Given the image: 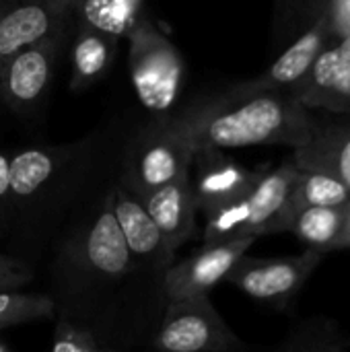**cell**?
I'll return each instance as SVG.
<instances>
[{"label": "cell", "instance_id": "cell-7", "mask_svg": "<svg viewBox=\"0 0 350 352\" xmlns=\"http://www.w3.org/2000/svg\"><path fill=\"white\" fill-rule=\"evenodd\" d=\"M151 346L163 352L245 351V344L210 303L208 293L167 301Z\"/></svg>", "mask_w": 350, "mask_h": 352}, {"label": "cell", "instance_id": "cell-30", "mask_svg": "<svg viewBox=\"0 0 350 352\" xmlns=\"http://www.w3.org/2000/svg\"><path fill=\"white\" fill-rule=\"evenodd\" d=\"M8 289H17V287H12L8 283H0V291H8Z\"/></svg>", "mask_w": 350, "mask_h": 352}, {"label": "cell", "instance_id": "cell-16", "mask_svg": "<svg viewBox=\"0 0 350 352\" xmlns=\"http://www.w3.org/2000/svg\"><path fill=\"white\" fill-rule=\"evenodd\" d=\"M316 113L311 138L293 148V161L299 167L328 171L350 186V116Z\"/></svg>", "mask_w": 350, "mask_h": 352}, {"label": "cell", "instance_id": "cell-25", "mask_svg": "<svg viewBox=\"0 0 350 352\" xmlns=\"http://www.w3.org/2000/svg\"><path fill=\"white\" fill-rule=\"evenodd\" d=\"M307 19H322L332 35H350V0H299Z\"/></svg>", "mask_w": 350, "mask_h": 352}, {"label": "cell", "instance_id": "cell-6", "mask_svg": "<svg viewBox=\"0 0 350 352\" xmlns=\"http://www.w3.org/2000/svg\"><path fill=\"white\" fill-rule=\"evenodd\" d=\"M194 148L171 116H153L128 142L118 182L138 198L188 175Z\"/></svg>", "mask_w": 350, "mask_h": 352}, {"label": "cell", "instance_id": "cell-13", "mask_svg": "<svg viewBox=\"0 0 350 352\" xmlns=\"http://www.w3.org/2000/svg\"><path fill=\"white\" fill-rule=\"evenodd\" d=\"M105 200L116 217V223L122 231V237L130 254L142 266L165 274L167 268L173 264L175 250L167 245L165 237L151 219L142 200L120 182H113L105 190Z\"/></svg>", "mask_w": 350, "mask_h": 352}, {"label": "cell", "instance_id": "cell-1", "mask_svg": "<svg viewBox=\"0 0 350 352\" xmlns=\"http://www.w3.org/2000/svg\"><path fill=\"white\" fill-rule=\"evenodd\" d=\"M165 274L128 250L105 192L60 239L50 266L56 318L89 328L107 351L151 344L167 305Z\"/></svg>", "mask_w": 350, "mask_h": 352}, {"label": "cell", "instance_id": "cell-27", "mask_svg": "<svg viewBox=\"0 0 350 352\" xmlns=\"http://www.w3.org/2000/svg\"><path fill=\"white\" fill-rule=\"evenodd\" d=\"M29 280H31V270H29V266H27L23 260H19V258L6 254V252L0 248V283H8V285L21 289V287H25Z\"/></svg>", "mask_w": 350, "mask_h": 352}, {"label": "cell", "instance_id": "cell-18", "mask_svg": "<svg viewBox=\"0 0 350 352\" xmlns=\"http://www.w3.org/2000/svg\"><path fill=\"white\" fill-rule=\"evenodd\" d=\"M120 47V39L113 35H107L103 31H97L93 27L76 25V33L72 39V76H70V89L83 91L97 80H101Z\"/></svg>", "mask_w": 350, "mask_h": 352}, {"label": "cell", "instance_id": "cell-2", "mask_svg": "<svg viewBox=\"0 0 350 352\" xmlns=\"http://www.w3.org/2000/svg\"><path fill=\"white\" fill-rule=\"evenodd\" d=\"M97 136L58 146H31L10 155V256L23 260L50 241L58 221L91 188L103 159Z\"/></svg>", "mask_w": 350, "mask_h": 352}, {"label": "cell", "instance_id": "cell-20", "mask_svg": "<svg viewBox=\"0 0 350 352\" xmlns=\"http://www.w3.org/2000/svg\"><path fill=\"white\" fill-rule=\"evenodd\" d=\"M144 16V0H70L72 23L93 27L118 39H126Z\"/></svg>", "mask_w": 350, "mask_h": 352}, {"label": "cell", "instance_id": "cell-10", "mask_svg": "<svg viewBox=\"0 0 350 352\" xmlns=\"http://www.w3.org/2000/svg\"><path fill=\"white\" fill-rule=\"evenodd\" d=\"M64 35L29 45L8 58L0 68V101L14 113L35 111L52 85Z\"/></svg>", "mask_w": 350, "mask_h": 352}, {"label": "cell", "instance_id": "cell-14", "mask_svg": "<svg viewBox=\"0 0 350 352\" xmlns=\"http://www.w3.org/2000/svg\"><path fill=\"white\" fill-rule=\"evenodd\" d=\"M258 239L241 237L221 243H204L188 260L171 264L165 272L163 287L167 301L210 293L219 283H225L235 262L250 252Z\"/></svg>", "mask_w": 350, "mask_h": 352}, {"label": "cell", "instance_id": "cell-15", "mask_svg": "<svg viewBox=\"0 0 350 352\" xmlns=\"http://www.w3.org/2000/svg\"><path fill=\"white\" fill-rule=\"evenodd\" d=\"M140 200L171 250L177 252L196 235V219L200 210L188 175L149 192Z\"/></svg>", "mask_w": 350, "mask_h": 352}, {"label": "cell", "instance_id": "cell-26", "mask_svg": "<svg viewBox=\"0 0 350 352\" xmlns=\"http://www.w3.org/2000/svg\"><path fill=\"white\" fill-rule=\"evenodd\" d=\"M10 219V155L0 151V248L8 235Z\"/></svg>", "mask_w": 350, "mask_h": 352}, {"label": "cell", "instance_id": "cell-17", "mask_svg": "<svg viewBox=\"0 0 350 352\" xmlns=\"http://www.w3.org/2000/svg\"><path fill=\"white\" fill-rule=\"evenodd\" d=\"M332 37L328 25L322 19H311L307 29L256 78L248 82L262 89L274 91H291L311 68L318 54L324 50L328 39Z\"/></svg>", "mask_w": 350, "mask_h": 352}, {"label": "cell", "instance_id": "cell-22", "mask_svg": "<svg viewBox=\"0 0 350 352\" xmlns=\"http://www.w3.org/2000/svg\"><path fill=\"white\" fill-rule=\"evenodd\" d=\"M350 349V334L332 318L314 316L293 326L276 346L281 352H340Z\"/></svg>", "mask_w": 350, "mask_h": 352}, {"label": "cell", "instance_id": "cell-5", "mask_svg": "<svg viewBox=\"0 0 350 352\" xmlns=\"http://www.w3.org/2000/svg\"><path fill=\"white\" fill-rule=\"evenodd\" d=\"M126 39L130 82L136 99L153 116H171L186 78L184 56L149 14Z\"/></svg>", "mask_w": 350, "mask_h": 352}, {"label": "cell", "instance_id": "cell-19", "mask_svg": "<svg viewBox=\"0 0 350 352\" xmlns=\"http://www.w3.org/2000/svg\"><path fill=\"white\" fill-rule=\"evenodd\" d=\"M350 200V186L322 169L299 167L287 198L285 214H283V233H287L289 223L295 212L307 206H344Z\"/></svg>", "mask_w": 350, "mask_h": 352}, {"label": "cell", "instance_id": "cell-12", "mask_svg": "<svg viewBox=\"0 0 350 352\" xmlns=\"http://www.w3.org/2000/svg\"><path fill=\"white\" fill-rule=\"evenodd\" d=\"M266 165L256 169L241 165L223 148H196L188 171L190 186L202 214L243 196Z\"/></svg>", "mask_w": 350, "mask_h": 352}, {"label": "cell", "instance_id": "cell-4", "mask_svg": "<svg viewBox=\"0 0 350 352\" xmlns=\"http://www.w3.org/2000/svg\"><path fill=\"white\" fill-rule=\"evenodd\" d=\"M297 173V163L291 159L266 169L254 186L237 200L223 204L204 214V243H221L241 237H266L283 233V214L287 198Z\"/></svg>", "mask_w": 350, "mask_h": 352}, {"label": "cell", "instance_id": "cell-23", "mask_svg": "<svg viewBox=\"0 0 350 352\" xmlns=\"http://www.w3.org/2000/svg\"><path fill=\"white\" fill-rule=\"evenodd\" d=\"M54 318L56 307L47 293H21L19 289L0 291V332Z\"/></svg>", "mask_w": 350, "mask_h": 352}, {"label": "cell", "instance_id": "cell-24", "mask_svg": "<svg viewBox=\"0 0 350 352\" xmlns=\"http://www.w3.org/2000/svg\"><path fill=\"white\" fill-rule=\"evenodd\" d=\"M50 349L54 352H107L89 328L64 318H56Z\"/></svg>", "mask_w": 350, "mask_h": 352}, {"label": "cell", "instance_id": "cell-8", "mask_svg": "<svg viewBox=\"0 0 350 352\" xmlns=\"http://www.w3.org/2000/svg\"><path fill=\"white\" fill-rule=\"evenodd\" d=\"M324 258V252L309 248L291 258H252L243 254L227 274L225 283L262 305L285 311L293 307L297 295L320 268Z\"/></svg>", "mask_w": 350, "mask_h": 352}, {"label": "cell", "instance_id": "cell-3", "mask_svg": "<svg viewBox=\"0 0 350 352\" xmlns=\"http://www.w3.org/2000/svg\"><path fill=\"white\" fill-rule=\"evenodd\" d=\"M173 120L192 148H243L256 144H305L316 128V113L291 93L254 87L248 80L208 95Z\"/></svg>", "mask_w": 350, "mask_h": 352}, {"label": "cell", "instance_id": "cell-9", "mask_svg": "<svg viewBox=\"0 0 350 352\" xmlns=\"http://www.w3.org/2000/svg\"><path fill=\"white\" fill-rule=\"evenodd\" d=\"M289 93L311 111L350 116V35H332Z\"/></svg>", "mask_w": 350, "mask_h": 352}, {"label": "cell", "instance_id": "cell-11", "mask_svg": "<svg viewBox=\"0 0 350 352\" xmlns=\"http://www.w3.org/2000/svg\"><path fill=\"white\" fill-rule=\"evenodd\" d=\"M70 0H0V68L21 50L64 35Z\"/></svg>", "mask_w": 350, "mask_h": 352}, {"label": "cell", "instance_id": "cell-29", "mask_svg": "<svg viewBox=\"0 0 350 352\" xmlns=\"http://www.w3.org/2000/svg\"><path fill=\"white\" fill-rule=\"evenodd\" d=\"M0 352H10V344L0 338Z\"/></svg>", "mask_w": 350, "mask_h": 352}, {"label": "cell", "instance_id": "cell-28", "mask_svg": "<svg viewBox=\"0 0 350 352\" xmlns=\"http://www.w3.org/2000/svg\"><path fill=\"white\" fill-rule=\"evenodd\" d=\"M350 248V200L344 204V227L340 233V239L336 243V252L340 250H349Z\"/></svg>", "mask_w": 350, "mask_h": 352}, {"label": "cell", "instance_id": "cell-21", "mask_svg": "<svg viewBox=\"0 0 350 352\" xmlns=\"http://www.w3.org/2000/svg\"><path fill=\"white\" fill-rule=\"evenodd\" d=\"M344 227V206H307L293 214L287 233L295 235L305 248L324 254L336 252Z\"/></svg>", "mask_w": 350, "mask_h": 352}]
</instances>
